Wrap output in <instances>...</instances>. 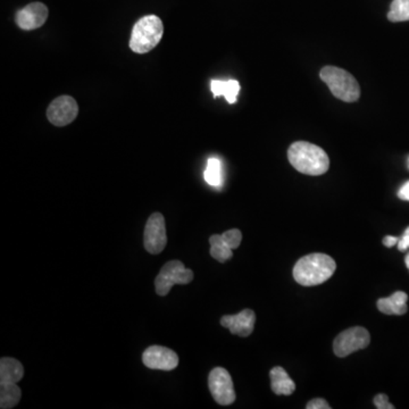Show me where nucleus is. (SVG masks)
<instances>
[{
	"label": "nucleus",
	"mask_w": 409,
	"mask_h": 409,
	"mask_svg": "<svg viewBox=\"0 0 409 409\" xmlns=\"http://www.w3.org/2000/svg\"><path fill=\"white\" fill-rule=\"evenodd\" d=\"M288 158L295 169L306 175H322L329 170L330 160L327 153L306 141H297L290 146Z\"/></svg>",
	"instance_id": "nucleus-1"
},
{
	"label": "nucleus",
	"mask_w": 409,
	"mask_h": 409,
	"mask_svg": "<svg viewBox=\"0 0 409 409\" xmlns=\"http://www.w3.org/2000/svg\"><path fill=\"white\" fill-rule=\"evenodd\" d=\"M336 264L325 253H310L293 267V277L300 286H314L325 282L336 272Z\"/></svg>",
	"instance_id": "nucleus-2"
},
{
	"label": "nucleus",
	"mask_w": 409,
	"mask_h": 409,
	"mask_svg": "<svg viewBox=\"0 0 409 409\" xmlns=\"http://www.w3.org/2000/svg\"><path fill=\"white\" fill-rule=\"evenodd\" d=\"M164 25L160 17L156 15H147L134 24L131 34L130 48L136 53H149L163 37Z\"/></svg>",
	"instance_id": "nucleus-3"
},
{
	"label": "nucleus",
	"mask_w": 409,
	"mask_h": 409,
	"mask_svg": "<svg viewBox=\"0 0 409 409\" xmlns=\"http://www.w3.org/2000/svg\"><path fill=\"white\" fill-rule=\"evenodd\" d=\"M321 79L338 99L354 103L360 96V84L347 71L336 66H325L321 71Z\"/></svg>",
	"instance_id": "nucleus-4"
},
{
	"label": "nucleus",
	"mask_w": 409,
	"mask_h": 409,
	"mask_svg": "<svg viewBox=\"0 0 409 409\" xmlns=\"http://www.w3.org/2000/svg\"><path fill=\"white\" fill-rule=\"evenodd\" d=\"M193 280V272L180 260H171L164 265L155 280L158 296H166L175 284H188Z\"/></svg>",
	"instance_id": "nucleus-5"
},
{
	"label": "nucleus",
	"mask_w": 409,
	"mask_h": 409,
	"mask_svg": "<svg viewBox=\"0 0 409 409\" xmlns=\"http://www.w3.org/2000/svg\"><path fill=\"white\" fill-rule=\"evenodd\" d=\"M371 343V336L365 327L355 326L345 330L336 336L333 343V350L338 357H347L358 350L365 349Z\"/></svg>",
	"instance_id": "nucleus-6"
},
{
	"label": "nucleus",
	"mask_w": 409,
	"mask_h": 409,
	"mask_svg": "<svg viewBox=\"0 0 409 409\" xmlns=\"http://www.w3.org/2000/svg\"><path fill=\"white\" fill-rule=\"evenodd\" d=\"M208 386L214 400L219 405L229 406L236 400V391L232 377L223 367H215L208 376Z\"/></svg>",
	"instance_id": "nucleus-7"
},
{
	"label": "nucleus",
	"mask_w": 409,
	"mask_h": 409,
	"mask_svg": "<svg viewBox=\"0 0 409 409\" xmlns=\"http://www.w3.org/2000/svg\"><path fill=\"white\" fill-rule=\"evenodd\" d=\"M167 243L166 225L165 219L160 213H153L147 221L143 234V245L151 255L160 253L165 249Z\"/></svg>",
	"instance_id": "nucleus-8"
},
{
	"label": "nucleus",
	"mask_w": 409,
	"mask_h": 409,
	"mask_svg": "<svg viewBox=\"0 0 409 409\" xmlns=\"http://www.w3.org/2000/svg\"><path fill=\"white\" fill-rule=\"evenodd\" d=\"M79 106L74 98L60 96L50 103L47 110V117L50 123L56 127H65L72 123L77 117Z\"/></svg>",
	"instance_id": "nucleus-9"
},
{
	"label": "nucleus",
	"mask_w": 409,
	"mask_h": 409,
	"mask_svg": "<svg viewBox=\"0 0 409 409\" xmlns=\"http://www.w3.org/2000/svg\"><path fill=\"white\" fill-rule=\"evenodd\" d=\"M142 362L150 369L173 371L179 365V357L166 347L151 346L145 350Z\"/></svg>",
	"instance_id": "nucleus-10"
},
{
	"label": "nucleus",
	"mask_w": 409,
	"mask_h": 409,
	"mask_svg": "<svg viewBox=\"0 0 409 409\" xmlns=\"http://www.w3.org/2000/svg\"><path fill=\"white\" fill-rule=\"evenodd\" d=\"M48 8L42 3H29L16 14V24L22 30L31 31L39 29L46 23Z\"/></svg>",
	"instance_id": "nucleus-11"
},
{
	"label": "nucleus",
	"mask_w": 409,
	"mask_h": 409,
	"mask_svg": "<svg viewBox=\"0 0 409 409\" xmlns=\"http://www.w3.org/2000/svg\"><path fill=\"white\" fill-rule=\"evenodd\" d=\"M256 322V315L251 310H243L236 315H225L221 319V325L230 330L236 336H248L253 333Z\"/></svg>",
	"instance_id": "nucleus-12"
},
{
	"label": "nucleus",
	"mask_w": 409,
	"mask_h": 409,
	"mask_svg": "<svg viewBox=\"0 0 409 409\" xmlns=\"http://www.w3.org/2000/svg\"><path fill=\"white\" fill-rule=\"evenodd\" d=\"M408 296L403 291H397L386 298H380L376 303L377 310L386 315H404L407 313Z\"/></svg>",
	"instance_id": "nucleus-13"
},
{
	"label": "nucleus",
	"mask_w": 409,
	"mask_h": 409,
	"mask_svg": "<svg viewBox=\"0 0 409 409\" xmlns=\"http://www.w3.org/2000/svg\"><path fill=\"white\" fill-rule=\"evenodd\" d=\"M271 386H272L273 393L277 396H290L295 393L296 384L293 380L290 379L288 373L284 371L283 367L276 366L272 369L270 373Z\"/></svg>",
	"instance_id": "nucleus-14"
},
{
	"label": "nucleus",
	"mask_w": 409,
	"mask_h": 409,
	"mask_svg": "<svg viewBox=\"0 0 409 409\" xmlns=\"http://www.w3.org/2000/svg\"><path fill=\"white\" fill-rule=\"evenodd\" d=\"M24 367L17 360L3 357L0 360V383H17L23 379Z\"/></svg>",
	"instance_id": "nucleus-15"
},
{
	"label": "nucleus",
	"mask_w": 409,
	"mask_h": 409,
	"mask_svg": "<svg viewBox=\"0 0 409 409\" xmlns=\"http://www.w3.org/2000/svg\"><path fill=\"white\" fill-rule=\"evenodd\" d=\"M210 89L214 97H225L229 103H234L240 92V84L238 81L213 80L210 84Z\"/></svg>",
	"instance_id": "nucleus-16"
},
{
	"label": "nucleus",
	"mask_w": 409,
	"mask_h": 409,
	"mask_svg": "<svg viewBox=\"0 0 409 409\" xmlns=\"http://www.w3.org/2000/svg\"><path fill=\"white\" fill-rule=\"evenodd\" d=\"M22 391L16 383H0V408L10 409L20 403Z\"/></svg>",
	"instance_id": "nucleus-17"
},
{
	"label": "nucleus",
	"mask_w": 409,
	"mask_h": 409,
	"mask_svg": "<svg viewBox=\"0 0 409 409\" xmlns=\"http://www.w3.org/2000/svg\"><path fill=\"white\" fill-rule=\"evenodd\" d=\"M210 255L214 260L220 263H225L233 257V253L229 245L225 243L222 234H214L210 238Z\"/></svg>",
	"instance_id": "nucleus-18"
},
{
	"label": "nucleus",
	"mask_w": 409,
	"mask_h": 409,
	"mask_svg": "<svg viewBox=\"0 0 409 409\" xmlns=\"http://www.w3.org/2000/svg\"><path fill=\"white\" fill-rule=\"evenodd\" d=\"M203 179L214 188H220L223 184L222 162L216 157H212L207 162L206 170L203 172Z\"/></svg>",
	"instance_id": "nucleus-19"
},
{
	"label": "nucleus",
	"mask_w": 409,
	"mask_h": 409,
	"mask_svg": "<svg viewBox=\"0 0 409 409\" xmlns=\"http://www.w3.org/2000/svg\"><path fill=\"white\" fill-rule=\"evenodd\" d=\"M388 18L391 22L409 21V0H393Z\"/></svg>",
	"instance_id": "nucleus-20"
},
{
	"label": "nucleus",
	"mask_w": 409,
	"mask_h": 409,
	"mask_svg": "<svg viewBox=\"0 0 409 409\" xmlns=\"http://www.w3.org/2000/svg\"><path fill=\"white\" fill-rule=\"evenodd\" d=\"M223 239L225 240V243L229 245L231 249H236L240 246V243L243 241V233L238 229L229 230L225 232L222 233Z\"/></svg>",
	"instance_id": "nucleus-21"
},
{
	"label": "nucleus",
	"mask_w": 409,
	"mask_h": 409,
	"mask_svg": "<svg viewBox=\"0 0 409 409\" xmlns=\"http://www.w3.org/2000/svg\"><path fill=\"white\" fill-rule=\"evenodd\" d=\"M374 405H375L376 408L379 409H393L395 406L391 405L389 403V399H388V396L386 395H377L374 398Z\"/></svg>",
	"instance_id": "nucleus-22"
},
{
	"label": "nucleus",
	"mask_w": 409,
	"mask_h": 409,
	"mask_svg": "<svg viewBox=\"0 0 409 409\" xmlns=\"http://www.w3.org/2000/svg\"><path fill=\"white\" fill-rule=\"evenodd\" d=\"M307 409H330L329 403L325 399L322 398H315V399L310 400V403L307 404Z\"/></svg>",
	"instance_id": "nucleus-23"
},
{
	"label": "nucleus",
	"mask_w": 409,
	"mask_h": 409,
	"mask_svg": "<svg viewBox=\"0 0 409 409\" xmlns=\"http://www.w3.org/2000/svg\"><path fill=\"white\" fill-rule=\"evenodd\" d=\"M397 247H398V250L403 251V253L409 249V227L405 230L403 236H400Z\"/></svg>",
	"instance_id": "nucleus-24"
},
{
	"label": "nucleus",
	"mask_w": 409,
	"mask_h": 409,
	"mask_svg": "<svg viewBox=\"0 0 409 409\" xmlns=\"http://www.w3.org/2000/svg\"><path fill=\"white\" fill-rule=\"evenodd\" d=\"M398 197L400 199L405 200V201H409V181H407L399 191H398Z\"/></svg>",
	"instance_id": "nucleus-25"
},
{
	"label": "nucleus",
	"mask_w": 409,
	"mask_h": 409,
	"mask_svg": "<svg viewBox=\"0 0 409 409\" xmlns=\"http://www.w3.org/2000/svg\"><path fill=\"white\" fill-rule=\"evenodd\" d=\"M398 241H399V238H397V236H386L383 238L382 243L384 246L391 248V247L398 245Z\"/></svg>",
	"instance_id": "nucleus-26"
},
{
	"label": "nucleus",
	"mask_w": 409,
	"mask_h": 409,
	"mask_svg": "<svg viewBox=\"0 0 409 409\" xmlns=\"http://www.w3.org/2000/svg\"><path fill=\"white\" fill-rule=\"evenodd\" d=\"M405 264H406L407 269L409 271V253H407L406 257H405Z\"/></svg>",
	"instance_id": "nucleus-27"
}]
</instances>
